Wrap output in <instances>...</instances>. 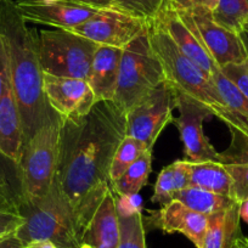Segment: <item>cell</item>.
<instances>
[{"mask_svg":"<svg viewBox=\"0 0 248 248\" xmlns=\"http://www.w3.org/2000/svg\"><path fill=\"white\" fill-rule=\"evenodd\" d=\"M25 246L15 235L0 237V248H23Z\"/></svg>","mask_w":248,"mask_h":248,"instance_id":"obj_39","label":"cell"},{"mask_svg":"<svg viewBox=\"0 0 248 248\" xmlns=\"http://www.w3.org/2000/svg\"><path fill=\"white\" fill-rule=\"evenodd\" d=\"M190 186L232 199V179L221 162L190 161Z\"/></svg>","mask_w":248,"mask_h":248,"instance_id":"obj_21","label":"cell"},{"mask_svg":"<svg viewBox=\"0 0 248 248\" xmlns=\"http://www.w3.org/2000/svg\"><path fill=\"white\" fill-rule=\"evenodd\" d=\"M11 85L10 70H9V59L6 51L5 42L0 35V97L4 94L6 88Z\"/></svg>","mask_w":248,"mask_h":248,"instance_id":"obj_36","label":"cell"},{"mask_svg":"<svg viewBox=\"0 0 248 248\" xmlns=\"http://www.w3.org/2000/svg\"><path fill=\"white\" fill-rule=\"evenodd\" d=\"M79 248H93V247H92V246L89 245V243H85V242H83L82 245L79 246Z\"/></svg>","mask_w":248,"mask_h":248,"instance_id":"obj_45","label":"cell"},{"mask_svg":"<svg viewBox=\"0 0 248 248\" xmlns=\"http://www.w3.org/2000/svg\"><path fill=\"white\" fill-rule=\"evenodd\" d=\"M175 108H178L179 116L174 117L173 123L178 128L184 144L185 159L191 162H220V154L214 149L203 130L204 122L213 117L209 109L178 93H175Z\"/></svg>","mask_w":248,"mask_h":248,"instance_id":"obj_10","label":"cell"},{"mask_svg":"<svg viewBox=\"0 0 248 248\" xmlns=\"http://www.w3.org/2000/svg\"><path fill=\"white\" fill-rule=\"evenodd\" d=\"M62 118L54 113L25 145L21 156V187L23 200L43 196L56 179L61 145Z\"/></svg>","mask_w":248,"mask_h":248,"instance_id":"obj_6","label":"cell"},{"mask_svg":"<svg viewBox=\"0 0 248 248\" xmlns=\"http://www.w3.org/2000/svg\"><path fill=\"white\" fill-rule=\"evenodd\" d=\"M119 217L118 248H147L142 213Z\"/></svg>","mask_w":248,"mask_h":248,"instance_id":"obj_28","label":"cell"},{"mask_svg":"<svg viewBox=\"0 0 248 248\" xmlns=\"http://www.w3.org/2000/svg\"><path fill=\"white\" fill-rule=\"evenodd\" d=\"M240 218L248 225V199L240 203Z\"/></svg>","mask_w":248,"mask_h":248,"instance_id":"obj_41","label":"cell"},{"mask_svg":"<svg viewBox=\"0 0 248 248\" xmlns=\"http://www.w3.org/2000/svg\"><path fill=\"white\" fill-rule=\"evenodd\" d=\"M211 83L225 108L248 119V99L230 79L221 73L220 68H217L212 73Z\"/></svg>","mask_w":248,"mask_h":248,"instance_id":"obj_24","label":"cell"},{"mask_svg":"<svg viewBox=\"0 0 248 248\" xmlns=\"http://www.w3.org/2000/svg\"><path fill=\"white\" fill-rule=\"evenodd\" d=\"M0 187L15 195L21 203L22 187H21L20 168L18 164L10 161L3 155H0Z\"/></svg>","mask_w":248,"mask_h":248,"instance_id":"obj_29","label":"cell"},{"mask_svg":"<svg viewBox=\"0 0 248 248\" xmlns=\"http://www.w3.org/2000/svg\"><path fill=\"white\" fill-rule=\"evenodd\" d=\"M240 38L241 40H242L243 47H245V51H246V56H247V60H248V32L242 31V32L240 33Z\"/></svg>","mask_w":248,"mask_h":248,"instance_id":"obj_44","label":"cell"},{"mask_svg":"<svg viewBox=\"0 0 248 248\" xmlns=\"http://www.w3.org/2000/svg\"><path fill=\"white\" fill-rule=\"evenodd\" d=\"M147 149L149 147L142 141L130 135H125L112 159L111 168H109V184L121 178L125 173V170L134 162H137Z\"/></svg>","mask_w":248,"mask_h":248,"instance_id":"obj_25","label":"cell"},{"mask_svg":"<svg viewBox=\"0 0 248 248\" xmlns=\"http://www.w3.org/2000/svg\"><path fill=\"white\" fill-rule=\"evenodd\" d=\"M22 151V121L13 88L9 85L0 97V155L18 164Z\"/></svg>","mask_w":248,"mask_h":248,"instance_id":"obj_18","label":"cell"},{"mask_svg":"<svg viewBox=\"0 0 248 248\" xmlns=\"http://www.w3.org/2000/svg\"><path fill=\"white\" fill-rule=\"evenodd\" d=\"M111 1L113 10L150 23L161 15L170 0H111Z\"/></svg>","mask_w":248,"mask_h":248,"instance_id":"obj_27","label":"cell"},{"mask_svg":"<svg viewBox=\"0 0 248 248\" xmlns=\"http://www.w3.org/2000/svg\"><path fill=\"white\" fill-rule=\"evenodd\" d=\"M150 42L163 68L166 82L178 94L187 96L213 112L224 107L211 79L176 47L161 27L149 23Z\"/></svg>","mask_w":248,"mask_h":248,"instance_id":"obj_5","label":"cell"},{"mask_svg":"<svg viewBox=\"0 0 248 248\" xmlns=\"http://www.w3.org/2000/svg\"><path fill=\"white\" fill-rule=\"evenodd\" d=\"M34 39L43 75L88 79L99 45L61 28H34Z\"/></svg>","mask_w":248,"mask_h":248,"instance_id":"obj_7","label":"cell"},{"mask_svg":"<svg viewBox=\"0 0 248 248\" xmlns=\"http://www.w3.org/2000/svg\"><path fill=\"white\" fill-rule=\"evenodd\" d=\"M149 22L130 17L113 9L97 10L89 20L70 28L95 44L124 49L147 28Z\"/></svg>","mask_w":248,"mask_h":248,"instance_id":"obj_11","label":"cell"},{"mask_svg":"<svg viewBox=\"0 0 248 248\" xmlns=\"http://www.w3.org/2000/svg\"><path fill=\"white\" fill-rule=\"evenodd\" d=\"M212 16L221 27L240 34L248 18V0H218Z\"/></svg>","mask_w":248,"mask_h":248,"instance_id":"obj_26","label":"cell"},{"mask_svg":"<svg viewBox=\"0 0 248 248\" xmlns=\"http://www.w3.org/2000/svg\"><path fill=\"white\" fill-rule=\"evenodd\" d=\"M18 13L26 22L50 27L70 30L89 20L96 9L60 0L54 3H44L39 0H17L15 1Z\"/></svg>","mask_w":248,"mask_h":248,"instance_id":"obj_13","label":"cell"},{"mask_svg":"<svg viewBox=\"0 0 248 248\" xmlns=\"http://www.w3.org/2000/svg\"><path fill=\"white\" fill-rule=\"evenodd\" d=\"M125 135L127 113L113 101H97L82 118L62 122L56 178L77 212L109 185L112 159Z\"/></svg>","mask_w":248,"mask_h":248,"instance_id":"obj_1","label":"cell"},{"mask_svg":"<svg viewBox=\"0 0 248 248\" xmlns=\"http://www.w3.org/2000/svg\"><path fill=\"white\" fill-rule=\"evenodd\" d=\"M25 219L20 213L0 211V237L15 235L17 229L23 224Z\"/></svg>","mask_w":248,"mask_h":248,"instance_id":"obj_35","label":"cell"},{"mask_svg":"<svg viewBox=\"0 0 248 248\" xmlns=\"http://www.w3.org/2000/svg\"><path fill=\"white\" fill-rule=\"evenodd\" d=\"M152 22L161 27L170 37L176 47L211 79L212 73L219 67L203 47L196 31L181 20L170 1Z\"/></svg>","mask_w":248,"mask_h":248,"instance_id":"obj_14","label":"cell"},{"mask_svg":"<svg viewBox=\"0 0 248 248\" xmlns=\"http://www.w3.org/2000/svg\"><path fill=\"white\" fill-rule=\"evenodd\" d=\"M173 200H178L187 208L207 217L224 211L236 202L231 197L214 194L196 186H190L187 189L176 191Z\"/></svg>","mask_w":248,"mask_h":248,"instance_id":"obj_22","label":"cell"},{"mask_svg":"<svg viewBox=\"0 0 248 248\" xmlns=\"http://www.w3.org/2000/svg\"><path fill=\"white\" fill-rule=\"evenodd\" d=\"M18 208H20V200L8 190L0 187V211L18 213Z\"/></svg>","mask_w":248,"mask_h":248,"instance_id":"obj_37","label":"cell"},{"mask_svg":"<svg viewBox=\"0 0 248 248\" xmlns=\"http://www.w3.org/2000/svg\"><path fill=\"white\" fill-rule=\"evenodd\" d=\"M220 71L248 99V60L238 63H229L221 67Z\"/></svg>","mask_w":248,"mask_h":248,"instance_id":"obj_32","label":"cell"},{"mask_svg":"<svg viewBox=\"0 0 248 248\" xmlns=\"http://www.w3.org/2000/svg\"><path fill=\"white\" fill-rule=\"evenodd\" d=\"M23 248H57L55 243L47 240H39V241H32V242L27 243Z\"/></svg>","mask_w":248,"mask_h":248,"instance_id":"obj_40","label":"cell"},{"mask_svg":"<svg viewBox=\"0 0 248 248\" xmlns=\"http://www.w3.org/2000/svg\"><path fill=\"white\" fill-rule=\"evenodd\" d=\"M174 194H175V184H174L173 167L171 164H169V166L164 167L157 176L151 202L164 204L173 200Z\"/></svg>","mask_w":248,"mask_h":248,"instance_id":"obj_30","label":"cell"},{"mask_svg":"<svg viewBox=\"0 0 248 248\" xmlns=\"http://www.w3.org/2000/svg\"><path fill=\"white\" fill-rule=\"evenodd\" d=\"M207 216L187 208L178 200L162 204L149 218L150 225L166 233H181L196 248H203L207 230Z\"/></svg>","mask_w":248,"mask_h":248,"instance_id":"obj_15","label":"cell"},{"mask_svg":"<svg viewBox=\"0 0 248 248\" xmlns=\"http://www.w3.org/2000/svg\"><path fill=\"white\" fill-rule=\"evenodd\" d=\"M47 104L63 121L78 119L90 112L96 99L87 79L44 75Z\"/></svg>","mask_w":248,"mask_h":248,"instance_id":"obj_12","label":"cell"},{"mask_svg":"<svg viewBox=\"0 0 248 248\" xmlns=\"http://www.w3.org/2000/svg\"><path fill=\"white\" fill-rule=\"evenodd\" d=\"M0 35L5 42L11 88L23 128V147L56 112L47 104L44 75L40 68L34 28L18 13L14 0H0Z\"/></svg>","mask_w":248,"mask_h":248,"instance_id":"obj_2","label":"cell"},{"mask_svg":"<svg viewBox=\"0 0 248 248\" xmlns=\"http://www.w3.org/2000/svg\"><path fill=\"white\" fill-rule=\"evenodd\" d=\"M213 117L225 124L230 130L231 141L226 150L220 154V162L224 164L248 163V119L241 114L219 107L213 112Z\"/></svg>","mask_w":248,"mask_h":248,"instance_id":"obj_20","label":"cell"},{"mask_svg":"<svg viewBox=\"0 0 248 248\" xmlns=\"http://www.w3.org/2000/svg\"><path fill=\"white\" fill-rule=\"evenodd\" d=\"M207 230L203 248H233L236 240L242 235L240 226V203L207 217Z\"/></svg>","mask_w":248,"mask_h":248,"instance_id":"obj_19","label":"cell"},{"mask_svg":"<svg viewBox=\"0 0 248 248\" xmlns=\"http://www.w3.org/2000/svg\"><path fill=\"white\" fill-rule=\"evenodd\" d=\"M122 52L118 47L97 46L87 79L96 101H113Z\"/></svg>","mask_w":248,"mask_h":248,"instance_id":"obj_17","label":"cell"},{"mask_svg":"<svg viewBox=\"0 0 248 248\" xmlns=\"http://www.w3.org/2000/svg\"><path fill=\"white\" fill-rule=\"evenodd\" d=\"M171 167H173L175 192L190 187V161L176 159L171 163Z\"/></svg>","mask_w":248,"mask_h":248,"instance_id":"obj_34","label":"cell"},{"mask_svg":"<svg viewBox=\"0 0 248 248\" xmlns=\"http://www.w3.org/2000/svg\"><path fill=\"white\" fill-rule=\"evenodd\" d=\"M114 194V192H113ZM118 216H132L135 213H142V200L139 194L133 195H114Z\"/></svg>","mask_w":248,"mask_h":248,"instance_id":"obj_33","label":"cell"},{"mask_svg":"<svg viewBox=\"0 0 248 248\" xmlns=\"http://www.w3.org/2000/svg\"><path fill=\"white\" fill-rule=\"evenodd\" d=\"M18 213L25 221L15 236L23 246L39 240L51 241L57 248H79L83 243L85 228L57 178L45 195L21 201Z\"/></svg>","mask_w":248,"mask_h":248,"instance_id":"obj_3","label":"cell"},{"mask_svg":"<svg viewBox=\"0 0 248 248\" xmlns=\"http://www.w3.org/2000/svg\"><path fill=\"white\" fill-rule=\"evenodd\" d=\"M174 108L175 90L164 82L127 112V135L154 149L164 128L173 122Z\"/></svg>","mask_w":248,"mask_h":248,"instance_id":"obj_9","label":"cell"},{"mask_svg":"<svg viewBox=\"0 0 248 248\" xmlns=\"http://www.w3.org/2000/svg\"><path fill=\"white\" fill-rule=\"evenodd\" d=\"M166 82L163 68L150 42L149 26L123 49L113 102L125 113Z\"/></svg>","mask_w":248,"mask_h":248,"instance_id":"obj_4","label":"cell"},{"mask_svg":"<svg viewBox=\"0 0 248 248\" xmlns=\"http://www.w3.org/2000/svg\"><path fill=\"white\" fill-rule=\"evenodd\" d=\"M181 20L196 31L202 45L219 68L247 60L240 34L214 21L212 11L195 0H170Z\"/></svg>","mask_w":248,"mask_h":248,"instance_id":"obj_8","label":"cell"},{"mask_svg":"<svg viewBox=\"0 0 248 248\" xmlns=\"http://www.w3.org/2000/svg\"><path fill=\"white\" fill-rule=\"evenodd\" d=\"M83 242L93 248H118L119 217L116 207V196L111 186L95 209L85 230Z\"/></svg>","mask_w":248,"mask_h":248,"instance_id":"obj_16","label":"cell"},{"mask_svg":"<svg viewBox=\"0 0 248 248\" xmlns=\"http://www.w3.org/2000/svg\"><path fill=\"white\" fill-rule=\"evenodd\" d=\"M195 1L201 4V5L206 6L211 11H213L217 8V5H218V0H195Z\"/></svg>","mask_w":248,"mask_h":248,"instance_id":"obj_42","label":"cell"},{"mask_svg":"<svg viewBox=\"0 0 248 248\" xmlns=\"http://www.w3.org/2000/svg\"><path fill=\"white\" fill-rule=\"evenodd\" d=\"M232 179V199L241 203L248 199V163L225 164Z\"/></svg>","mask_w":248,"mask_h":248,"instance_id":"obj_31","label":"cell"},{"mask_svg":"<svg viewBox=\"0 0 248 248\" xmlns=\"http://www.w3.org/2000/svg\"><path fill=\"white\" fill-rule=\"evenodd\" d=\"M242 31H246V32H248V18L245 21V23H243V30Z\"/></svg>","mask_w":248,"mask_h":248,"instance_id":"obj_46","label":"cell"},{"mask_svg":"<svg viewBox=\"0 0 248 248\" xmlns=\"http://www.w3.org/2000/svg\"><path fill=\"white\" fill-rule=\"evenodd\" d=\"M71 3L78 4V5L88 6V8L96 9V10H102V9H112L111 0H66Z\"/></svg>","mask_w":248,"mask_h":248,"instance_id":"obj_38","label":"cell"},{"mask_svg":"<svg viewBox=\"0 0 248 248\" xmlns=\"http://www.w3.org/2000/svg\"><path fill=\"white\" fill-rule=\"evenodd\" d=\"M233 248H248V237L241 235L240 237L236 240L235 245H233Z\"/></svg>","mask_w":248,"mask_h":248,"instance_id":"obj_43","label":"cell"},{"mask_svg":"<svg viewBox=\"0 0 248 248\" xmlns=\"http://www.w3.org/2000/svg\"><path fill=\"white\" fill-rule=\"evenodd\" d=\"M152 157H154V149H147L121 178L109 184L114 195L119 196V195L139 194L140 190L146 186L149 181V176L152 171Z\"/></svg>","mask_w":248,"mask_h":248,"instance_id":"obj_23","label":"cell"},{"mask_svg":"<svg viewBox=\"0 0 248 248\" xmlns=\"http://www.w3.org/2000/svg\"><path fill=\"white\" fill-rule=\"evenodd\" d=\"M39 1H44V3H54V1H60V0H39Z\"/></svg>","mask_w":248,"mask_h":248,"instance_id":"obj_47","label":"cell"}]
</instances>
